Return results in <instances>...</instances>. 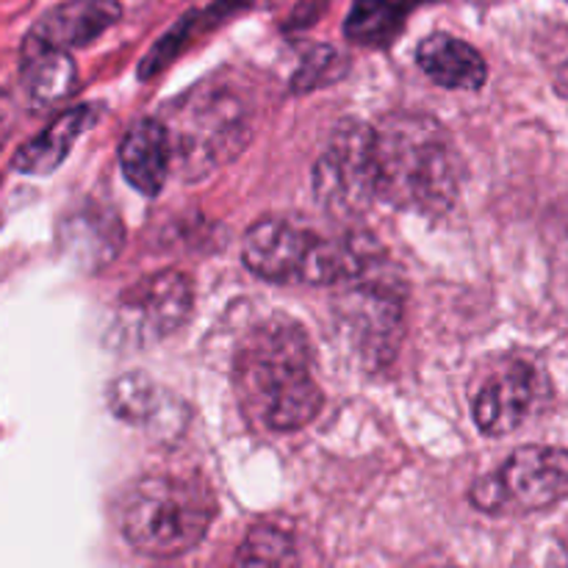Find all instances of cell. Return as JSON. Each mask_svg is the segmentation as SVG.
<instances>
[{
  "label": "cell",
  "instance_id": "cell-2",
  "mask_svg": "<svg viewBox=\"0 0 568 568\" xmlns=\"http://www.w3.org/2000/svg\"><path fill=\"white\" fill-rule=\"evenodd\" d=\"M377 200L397 209L444 214L458 194V161L442 122L397 111L372 125Z\"/></svg>",
  "mask_w": 568,
  "mask_h": 568
},
{
  "label": "cell",
  "instance_id": "cell-19",
  "mask_svg": "<svg viewBox=\"0 0 568 568\" xmlns=\"http://www.w3.org/2000/svg\"><path fill=\"white\" fill-rule=\"evenodd\" d=\"M236 560L242 566H288L297 564L292 530L277 521H258L244 538Z\"/></svg>",
  "mask_w": 568,
  "mask_h": 568
},
{
  "label": "cell",
  "instance_id": "cell-11",
  "mask_svg": "<svg viewBox=\"0 0 568 568\" xmlns=\"http://www.w3.org/2000/svg\"><path fill=\"white\" fill-rule=\"evenodd\" d=\"M120 17L122 6L116 0H64L44 17H39L22 44L59 50L83 48V44L94 42L100 33L109 31Z\"/></svg>",
  "mask_w": 568,
  "mask_h": 568
},
{
  "label": "cell",
  "instance_id": "cell-10",
  "mask_svg": "<svg viewBox=\"0 0 568 568\" xmlns=\"http://www.w3.org/2000/svg\"><path fill=\"white\" fill-rule=\"evenodd\" d=\"M347 286L353 288L342 303L349 336L369 361H388L403 331V300L397 297L394 281L377 275L366 255L364 272Z\"/></svg>",
  "mask_w": 568,
  "mask_h": 568
},
{
  "label": "cell",
  "instance_id": "cell-6",
  "mask_svg": "<svg viewBox=\"0 0 568 568\" xmlns=\"http://www.w3.org/2000/svg\"><path fill=\"white\" fill-rule=\"evenodd\" d=\"M568 497V449L527 444L499 469L471 486V503L491 516H527L549 510Z\"/></svg>",
  "mask_w": 568,
  "mask_h": 568
},
{
  "label": "cell",
  "instance_id": "cell-8",
  "mask_svg": "<svg viewBox=\"0 0 568 568\" xmlns=\"http://www.w3.org/2000/svg\"><path fill=\"white\" fill-rule=\"evenodd\" d=\"M549 397V377L530 361L514 358L483 377L480 388L471 397V414L486 436L499 438L536 419L547 408Z\"/></svg>",
  "mask_w": 568,
  "mask_h": 568
},
{
  "label": "cell",
  "instance_id": "cell-21",
  "mask_svg": "<svg viewBox=\"0 0 568 568\" xmlns=\"http://www.w3.org/2000/svg\"><path fill=\"white\" fill-rule=\"evenodd\" d=\"M11 125H14V103H11L9 94L0 92V148L11 136Z\"/></svg>",
  "mask_w": 568,
  "mask_h": 568
},
{
  "label": "cell",
  "instance_id": "cell-13",
  "mask_svg": "<svg viewBox=\"0 0 568 568\" xmlns=\"http://www.w3.org/2000/svg\"><path fill=\"white\" fill-rule=\"evenodd\" d=\"M416 61L430 81L447 89H480L488 78L480 50L449 33H430L422 39Z\"/></svg>",
  "mask_w": 568,
  "mask_h": 568
},
{
  "label": "cell",
  "instance_id": "cell-7",
  "mask_svg": "<svg viewBox=\"0 0 568 568\" xmlns=\"http://www.w3.org/2000/svg\"><path fill=\"white\" fill-rule=\"evenodd\" d=\"M314 192L325 209L338 214L364 211L375 194L372 170V125L358 120L338 122L314 170Z\"/></svg>",
  "mask_w": 568,
  "mask_h": 568
},
{
  "label": "cell",
  "instance_id": "cell-12",
  "mask_svg": "<svg viewBox=\"0 0 568 568\" xmlns=\"http://www.w3.org/2000/svg\"><path fill=\"white\" fill-rule=\"evenodd\" d=\"M120 166L136 192L155 197L172 170L170 136L161 120H139L128 128L120 144Z\"/></svg>",
  "mask_w": 568,
  "mask_h": 568
},
{
  "label": "cell",
  "instance_id": "cell-3",
  "mask_svg": "<svg viewBox=\"0 0 568 568\" xmlns=\"http://www.w3.org/2000/svg\"><path fill=\"white\" fill-rule=\"evenodd\" d=\"M172 170L183 181H203L231 164L253 139V109L236 81L209 78L164 109Z\"/></svg>",
  "mask_w": 568,
  "mask_h": 568
},
{
  "label": "cell",
  "instance_id": "cell-5",
  "mask_svg": "<svg viewBox=\"0 0 568 568\" xmlns=\"http://www.w3.org/2000/svg\"><path fill=\"white\" fill-rule=\"evenodd\" d=\"M244 264L270 283L338 286L364 272L366 255L353 242H331L288 220H258L244 233Z\"/></svg>",
  "mask_w": 568,
  "mask_h": 568
},
{
  "label": "cell",
  "instance_id": "cell-15",
  "mask_svg": "<svg viewBox=\"0 0 568 568\" xmlns=\"http://www.w3.org/2000/svg\"><path fill=\"white\" fill-rule=\"evenodd\" d=\"M122 244V225L116 214L105 205H83L72 211L64 222V247L83 266H103L116 255Z\"/></svg>",
  "mask_w": 568,
  "mask_h": 568
},
{
  "label": "cell",
  "instance_id": "cell-1",
  "mask_svg": "<svg viewBox=\"0 0 568 568\" xmlns=\"http://www.w3.org/2000/svg\"><path fill=\"white\" fill-rule=\"evenodd\" d=\"M233 375L244 414L264 430H303L325 405L308 336L286 316L258 322L242 338Z\"/></svg>",
  "mask_w": 568,
  "mask_h": 568
},
{
  "label": "cell",
  "instance_id": "cell-17",
  "mask_svg": "<svg viewBox=\"0 0 568 568\" xmlns=\"http://www.w3.org/2000/svg\"><path fill=\"white\" fill-rule=\"evenodd\" d=\"M22 83L37 105H55L78 87V67L70 50L22 44Z\"/></svg>",
  "mask_w": 568,
  "mask_h": 568
},
{
  "label": "cell",
  "instance_id": "cell-4",
  "mask_svg": "<svg viewBox=\"0 0 568 568\" xmlns=\"http://www.w3.org/2000/svg\"><path fill=\"white\" fill-rule=\"evenodd\" d=\"M216 516V499L200 477L153 475L128 488L120 530L144 558L170 560L200 547Z\"/></svg>",
  "mask_w": 568,
  "mask_h": 568
},
{
  "label": "cell",
  "instance_id": "cell-18",
  "mask_svg": "<svg viewBox=\"0 0 568 568\" xmlns=\"http://www.w3.org/2000/svg\"><path fill=\"white\" fill-rule=\"evenodd\" d=\"M414 0H355L344 33L349 42L383 48L403 31Z\"/></svg>",
  "mask_w": 568,
  "mask_h": 568
},
{
  "label": "cell",
  "instance_id": "cell-20",
  "mask_svg": "<svg viewBox=\"0 0 568 568\" xmlns=\"http://www.w3.org/2000/svg\"><path fill=\"white\" fill-rule=\"evenodd\" d=\"M338 59H342V55L333 48H316L314 53L303 61V67H300L297 78H294V89L303 92V89H314L320 87V83H333V78H336L333 64H338Z\"/></svg>",
  "mask_w": 568,
  "mask_h": 568
},
{
  "label": "cell",
  "instance_id": "cell-16",
  "mask_svg": "<svg viewBox=\"0 0 568 568\" xmlns=\"http://www.w3.org/2000/svg\"><path fill=\"white\" fill-rule=\"evenodd\" d=\"M105 399H109V408L116 419L136 427H155L164 419L172 427V416H175L172 405L178 403L175 397L166 394V388H161L144 372H128V375L116 377L109 386Z\"/></svg>",
  "mask_w": 568,
  "mask_h": 568
},
{
  "label": "cell",
  "instance_id": "cell-14",
  "mask_svg": "<svg viewBox=\"0 0 568 568\" xmlns=\"http://www.w3.org/2000/svg\"><path fill=\"white\" fill-rule=\"evenodd\" d=\"M94 116H98V105H75V109L59 114L42 133H37L31 142L17 150L14 161H11L14 170L22 175H50L53 170H59L61 161L70 155L75 139L92 128Z\"/></svg>",
  "mask_w": 568,
  "mask_h": 568
},
{
  "label": "cell",
  "instance_id": "cell-9",
  "mask_svg": "<svg viewBox=\"0 0 568 568\" xmlns=\"http://www.w3.org/2000/svg\"><path fill=\"white\" fill-rule=\"evenodd\" d=\"M192 305V281L183 272H155L122 294L116 305V327L131 344L161 342L189 320Z\"/></svg>",
  "mask_w": 568,
  "mask_h": 568
}]
</instances>
